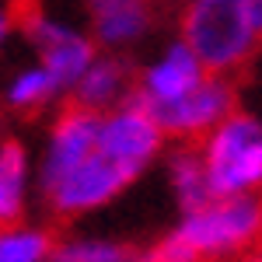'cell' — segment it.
I'll return each mask as SVG.
<instances>
[{
	"mask_svg": "<svg viewBox=\"0 0 262 262\" xmlns=\"http://www.w3.org/2000/svg\"><path fill=\"white\" fill-rule=\"evenodd\" d=\"M203 147L206 143H175L171 150V182H175V192H179L182 210L192 217L206 210L213 203V189H210V179H206V158H203Z\"/></svg>",
	"mask_w": 262,
	"mask_h": 262,
	"instance_id": "8fae6325",
	"label": "cell"
},
{
	"mask_svg": "<svg viewBox=\"0 0 262 262\" xmlns=\"http://www.w3.org/2000/svg\"><path fill=\"white\" fill-rule=\"evenodd\" d=\"M213 200L262 189V122L234 112L203 147Z\"/></svg>",
	"mask_w": 262,
	"mask_h": 262,
	"instance_id": "277c9868",
	"label": "cell"
},
{
	"mask_svg": "<svg viewBox=\"0 0 262 262\" xmlns=\"http://www.w3.org/2000/svg\"><path fill=\"white\" fill-rule=\"evenodd\" d=\"M53 262H147L140 245L116 242H67L53 252Z\"/></svg>",
	"mask_w": 262,
	"mask_h": 262,
	"instance_id": "4fadbf2b",
	"label": "cell"
},
{
	"mask_svg": "<svg viewBox=\"0 0 262 262\" xmlns=\"http://www.w3.org/2000/svg\"><path fill=\"white\" fill-rule=\"evenodd\" d=\"M49 95H56V81H53L46 70L21 74L18 81H14V88L7 91L11 105H18V108H35V105H42Z\"/></svg>",
	"mask_w": 262,
	"mask_h": 262,
	"instance_id": "9a60e30c",
	"label": "cell"
},
{
	"mask_svg": "<svg viewBox=\"0 0 262 262\" xmlns=\"http://www.w3.org/2000/svg\"><path fill=\"white\" fill-rule=\"evenodd\" d=\"M7 28H14V18H11V7H0V39L7 35Z\"/></svg>",
	"mask_w": 262,
	"mask_h": 262,
	"instance_id": "2e32d148",
	"label": "cell"
},
{
	"mask_svg": "<svg viewBox=\"0 0 262 262\" xmlns=\"http://www.w3.org/2000/svg\"><path fill=\"white\" fill-rule=\"evenodd\" d=\"M203 81H206V74H203L200 60L192 56V49L185 42H175L168 49V56L147 70V77L140 81V91L154 101H179L185 95H192Z\"/></svg>",
	"mask_w": 262,
	"mask_h": 262,
	"instance_id": "ba28073f",
	"label": "cell"
},
{
	"mask_svg": "<svg viewBox=\"0 0 262 262\" xmlns=\"http://www.w3.org/2000/svg\"><path fill=\"white\" fill-rule=\"evenodd\" d=\"M231 262H262V245L252 248V252H245V255H238V259H231Z\"/></svg>",
	"mask_w": 262,
	"mask_h": 262,
	"instance_id": "e0dca14e",
	"label": "cell"
},
{
	"mask_svg": "<svg viewBox=\"0 0 262 262\" xmlns=\"http://www.w3.org/2000/svg\"><path fill=\"white\" fill-rule=\"evenodd\" d=\"M137 84L140 81L133 77L129 60H98V63H91V70L81 77V84L74 88V95L67 101L81 105L88 112H101L112 101H119V98L126 101Z\"/></svg>",
	"mask_w": 262,
	"mask_h": 262,
	"instance_id": "9c48e42d",
	"label": "cell"
},
{
	"mask_svg": "<svg viewBox=\"0 0 262 262\" xmlns=\"http://www.w3.org/2000/svg\"><path fill=\"white\" fill-rule=\"evenodd\" d=\"M158 21V7L154 4H133V0H98L91 4V32L95 39L108 42H129L150 32Z\"/></svg>",
	"mask_w": 262,
	"mask_h": 262,
	"instance_id": "30bf717a",
	"label": "cell"
},
{
	"mask_svg": "<svg viewBox=\"0 0 262 262\" xmlns=\"http://www.w3.org/2000/svg\"><path fill=\"white\" fill-rule=\"evenodd\" d=\"M25 203V147L18 140L0 143V234L21 221Z\"/></svg>",
	"mask_w": 262,
	"mask_h": 262,
	"instance_id": "7c38bea8",
	"label": "cell"
},
{
	"mask_svg": "<svg viewBox=\"0 0 262 262\" xmlns=\"http://www.w3.org/2000/svg\"><path fill=\"white\" fill-rule=\"evenodd\" d=\"M179 238L200 262H231L262 245V189L213 200L206 210L185 217Z\"/></svg>",
	"mask_w": 262,
	"mask_h": 262,
	"instance_id": "7a4b0ae2",
	"label": "cell"
},
{
	"mask_svg": "<svg viewBox=\"0 0 262 262\" xmlns=\"http://www.w3.org/2000/svg\"><path fill=\"white\" fill-rule=\"evenodd\" d=\"M161 137L164 133L154 126V119H150L143 108L122 101L119 112H116V116H105V122H101L98 150L108 154L112 161H119L122 168H129V171L140 175V168L158 154Z\"/></svg>",
	"mask_w": 262,
	"mask_h": 262,
	"instance_id": "52a82bcc",
	"label": "cell"
},
{
	"mask_svg": "<svg viewBox=\"0 0 262 262\" xmlns=\"http://www.w3.org/2000/svg\"><path fill=\"white\" fill-rule=\"evenodd\" d=\"M133 179H137V171H129V168H122L119 161H112L108 154L95 150L81 168H74L63 182H56L53 189H46V203H49L53 217L67 221V217H74V213H84V210H91V206L108 203Z\"/></svg>",
	"mask_w": 262,
	"mask_h": 262,
	"instance_id": "5b68a950",
	"label": "cell"
},
{
	"mask_svg": "<svg viewBox=\"0 0 262 262\" xmlns=\"http://www.w3.org/2000/svg\"><path fill=\"white\" fill-rule=\"evenodd\" d=\"M182 42L192 49L206 77H242L259 53L248 7L238 0H200L179 18Z\"/></svg>",
	"mask_w": 262,
	"mask_h": 262,
	"instance_id": "6da1fadb",
	"label": "cell"
},
{
	"mask_svg": "<svg viewBox=\"0 0 262 262\" xmlns=\"http://www.w3.org/2000/svg\"><path fill=\"white\" fill-rule=\"evenodd\" d=\"M101 112H88L81 105L67 101L53 129V143H49V158H46V171H42V189H53L63 182L74 168H81L95 150H98L101 137Z\"/></svg>",
	"mask_w": 262,
	"mask_h": 262,
	"instance_id": "8992f818",
	"label": "cell"
},
{
	"mask_svg": "<svg viewBox=\"0 0 262 262\" xmlns=\"http://www.w3.org/2000/svg\"><path fill=\"white\" fill-rule=\"evenodd\" d=\"M242 77H206V81L179 101H154L140 91V84L129 91V105L143 108L154 126L175 137V143H206L238 108Z\"/></svg>",
	"mask_w": 262,
	"mask_h": 262,
	"instance_id": "3957f363",
	"label": "cell"
},
{
	"mask_svg": "<svg viewBox=\"0 0 262 262\" xmlns=\"http://www.w3.org/2000/svg\"><path fill=\"white\" fill-rule=\"evenodd\" d=\"M60 245L49 231H7L0 234V262H42Z\"/></svg>",
	"mask_w": 262,
	"mask_h": 262,
	"instance_id": "5bb4252c",
	"label": "cell"
}]
</instances>
